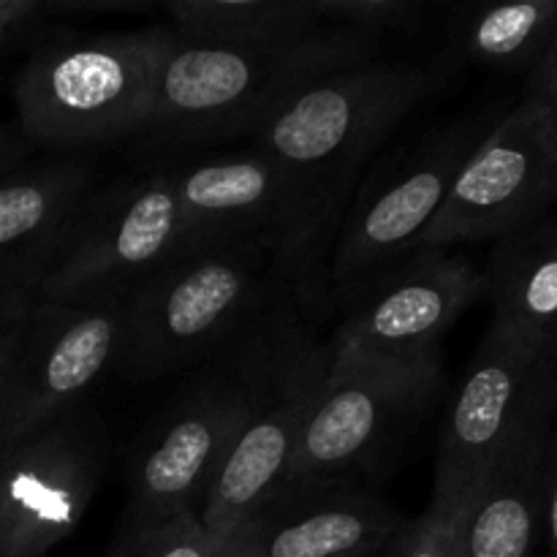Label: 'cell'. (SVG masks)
I'll return each mask as SVG.
<instances>
[{
    "label": "cell",
    "instance_id": "cell-12",
    "mask_svg": "<svg viewBox=\"0 0 557 557\" xmlns=\"http://www.w3.org/2000/svg\"><path fill=\"white\" fill-rule=\"evenodd\" d=\"M112 444L96 403L0 451V557H47L79 528L103 484Z\"/></svg>",
    "mask_w": 557,
    "mask_h": 557
},
{
    "label": "cell",
    "instance_id": "cell-26",
    "mask_svg": "<svg viewBox=\"0 0 557 557\" xmlns=\"http://www.w3.org/2000/svg\"><path fill=\"white\" fill-rule=\"evenodd\" d=\"M33 292H9L0 294V406H3L5 389H9L11 364H14L16 346H20L22 326L33 308Z\"/></svg>",
    "mask_w": 557,
    "mask_h": 557
},
{
    "label": "cell",
    "instance_id": "cell-21",
    "mask_svg": "<svg viewBox=\"0 0 557 557\" xmlns=\"http://www.w3.org/2000/svg\"><path fill=\"white\" fill-rule=\"evenodd\" d=\"M166 16L177 36L232 47L283 41L324 25L313 0H169Z\"/></svg>",
    "mask_w": 557,
    "mask_h": 557
},
{
    "label": "cell",
    "instance_id": "cell-17",
    "mask_svg": "<svg viewBox=\"0 0 557 557\" xmlns=\"http://www.w3.org/2000/svg\"><path fill=\"white\" fill-rule=\"evenodd\" d=\"M96 185L82 156L22 161L0 174V294L36 292Z\"/></svg>",
    "mask_w": 557,
    "mask_h": 557
},
{
    "label": "cell",
    "instance_id": "cell-19",
    "mask_svg": "<svg viewBox=\"0 0 557 557\" xmlns=\"http://www.w3.org/2000/svg\"><path fill=\"white\" fill-rule=\"evenodd\" d=\"M482 283L493 324L557 351V212L498 239Z\"/></svg>",
    "mask_w": 557,
    "mask_h": 557
},
{
    "label": "cell",
    "instance_id": "cell-30",
    "mask_svg": "<svg viewBox=\"0 0 557 557\" xmlns=\"http://www.w3.org/2000/svg\"><path fill=\"white\" fill-rule=\"evenodd\" d=\"M381 553H384V549H379V553H368V555H354V557H381Z\"/></svg>",
    "mask_w": 557,
    "mask_h": 557
},
{
    "label": "cell",
    "instance_id": "cell-28",
    "mask_svg": "<svg viewBox=\"0 0 557 557\" xmlns=\"http://www.w3.org/2000/svg\"><path fill=\"white\" fill-rule=\"evenodd\" d=\"M542 531L547 533L549 557H557V422L549 438L547 457V495H544V522Z\"/></svg>",
    "mask_w": 557,
    "mask_h": 557
},
{
    "label": "cell",
    "instance_id": "cell-31",
    "mask_svg": "<svg viewBox=\"0 0 557 557\" xmlns=\"http://www.w3.org/2000/svg\"><path fill=\"white\" fill-rule=\"evenodd\" d=\"M0 65H3V58H0Z\"/></svg>",
    "mask_w": 557,
    "mask_h": 557
},
{
    "label": "cell",
    "instance_id": "cell-15",
    "mask_svg": "<svg viewBox=\"0 0 557 557\" xmlns=\"http://www.w3.org/2000/svg\"><path fill=\"white\" fill-rule=\"evenodd\" d=\"M408 517L379 495L346 482H281L226 557H354L379 553Z\"/></svg>",
    "mask_w": 557,
    "mask_h": 557
},
{
    "label": "cell",
    "instance_id": "cell-11",
    "mask_svg": "<svg viewBox=\"0 0 557 557\" xmlns=\"http://www.w3.org/2000/svg\"><path fill=\"white\" fill-rule=\"evenodd\" d=\"M131 292L33 299L0 406V451L87 400L114 370L125 341Z\"/></svg>",
    "mask_w": 557,
    "mask_h": 557
},
{
    "label": "cell",
    "instance_id": "cell-7",
    "mask_svg": "<svg viewBox=\"0 0 557 557\" xmlns=\"http://www.w3.org/2000/svg\"><path fill=\"white\" fill-rule=\"evenodd\" d=\"M315 326L294 302H283L272 315L248 419L218 462L196 511L205 531L223 549L286 476L330 362Z\"/></svg>",
    "mask_w": 557,
    "mask_h": 557
},
{
    "label": "cell",
    "instance_id": "cell-1",
    "mask_svg": "<svg viewBox=\"0 0 557 557\" xmlns=\"http://www.w3.org/2000/svg\"><path fill=\"white\" fill-rule=\"evenodd\" d=\"M449 76L438 63L375 58L310 85L253 134L286 188L277 270L313 324H321L326 259L364 169Z\"/></svg>",
    "mask_w": 557,
    "mask_h": 557
},
{
    "label": "cell",
    "instance_id": "cell-2",
    "mask_svg": "<svg viewBox=\"0 0 557 557\" xmlns=\"http://www.w3.org/2000/svg\"><path fill=\"white\" fill-rule=\"evenodd\" d=\"M381 44L373 33L337 25L250 47L190 41L172 30L141 134L180 147L256 134L310 85L379 58Z\"/></svg>",
    "mask_w": 557,
    "mask_h": 557
},
{
    "label": "cell",
    "instance_id": "cell-4",
    "mask_svg": "<svg viewBox=\"0 0 557 557\" xmlns=\"http://www.w3.org/2000/svg\"><path fill=\"white\" fill-rule=\"evenodd\" d=\"M169 38L172 27L98 36L54 27L14 76L20 134L58 152L141 134Z\"/></svg>",
    "mask_w": 557,
    "mask_h": 557
},
{
    "label": "cell",
    "instance_id": "cell-27",
    "mask_svg": "<svg viewBox=\"0 0 557 557\" xmlns=\"http://www.w3.org/2000/svg\"><path fill=\"white\" fill-rule=\"evenodd\" d=\"M522 98H533V101H542L547 107H553L557 112V27L549 38L547 49L539 58V63L533 65L531 74L525 76V90Z\"/></svg>",
    "mask_w": 557,
    "mask_h": 557
},
{
    "label": "cell",
    "instance_id": "cell-18",
    "mask_svg": "<svg viewBox=\"0 0 557 557\" xmlns=\"http://www.w3.org/2000/svg\"><path fill=\"white\" fill-rule=\"evenodd\" d=\"M555 413L557 403H549L520 430L460 509L466 557H533L536 553Z\"/></svg>",
    "mask_w": 557,
    "mask_h": 557
},
{
    "label": "cell",
    "instance_id": "cell-23",
    "mask_svg": "<svg viewBox=\"0 0 557 557\" xmlns=\"http://www.w3.org/2000/svg\"><path fill=\"white\" fill-rule=\"evenodd\" d=\"M112 557H226V549L205 531L199 515L188 509L150 531L114 542Z\"/></svg>",
    "mask_w": 557,
    "mask_h": 557
},
{
    "label": "cell",
    "instance_id": "cell-9",
    "mask_svg": "<svg viewBox=\"0 0 557 557\" xmlns=\"http://www.w3.org/2000/svg\"><path fill=\"white\" fill-rule=\"evenodd\" d=\"M441 386V362H326L283 482H346L379 466Z\"/></svg>",
    "mask_w": 557,
    "mask_h": 557
},
{
    "label": "cell",
    "instance_id": "cell-29",
    "mask_svg": "<svg viewBox=\"0 0 557 557\" xmlns=\"http://www.w3.org/2000/svg\"><path fill=\"white\" fill-rule=\"evenodd\" d=\"M27 150H30V145L16 125H0V174L27 161Z\"/></svg>",
    "mask_w": 557,
    "mask_h": 557
},
{
    "label": "cell",
    "instance_id": "cell-10",
    "mask_svg": "<svg viewBox=\"0 0 557 557\" xmlns=\"http://www.w3.org/2000/svg\"><path fill=\"white\" fill-rule=\"evenodd\" d=\"M557 205V112L533 98L506 109L457 172L419 250L504 239Z\"/></svg>",
    "mask_w": 557,
    "mask_h": 557
},
{
    "label": "cell",
    "instance_id": "cell-20",
    "mask_svg": "<svg viewBox=\"0 0 557 557\" xmlns=\"http://www.w3.org/2000/svg\"><path fill=\"white\" fill-rule=\"evenodd\" d=\"M557 27V0L468 3L446 22L444 52L435 63L455 74L462 65L495 74H531Z\"/></svg>",
    "mask_w": 557,
    "mask_h": 557
},
{
    "label": "cell",
    "instance_id": "cell-5",
    "mask_svg": "<svg viewBox=\"0 0 557 557\" xmlns=\"http://www.w3.org/2000/svg\"><path fill=\"white\" fill-rule=\"evenodd\" d=\"M277 308L237 346L205 364L141 435L131 462L128 504L117 542L150 531L180 511H199L218 462L248 419Z\"/></svg>",
    "mask_w": 557,
    "mask_h": 557
},
{
    "label": "cell",
    "instance_id": "cell-3",
    "mask_svg": "<svg viewBox=\"0 0 557 557\" xmlns=\"http://www.w3.org/2000/svg\"><path fill=\"white\" fill-rule=\"evenodd\" d=\"M281 302H292L270 245L190 250L136 283L114 370L161 379L205 368L237 346Z\"/></svg>",
    "mask_w": 557,
    "mask_h": 557
},
{
    "label": "cell",
    "instance_id": "cell-16",
    "mask_svg": "<svg viewBox=\"0 0 557 557\" xmlns=\"http://www.w3.org/2000/svg\"><path fill=\"white\" fill-rule=\"evenodd\" d=\"M183 253L223 245H270L277 259L286 226V188L261 150L172 166Z\"/></svg>",
    "mask_w": 557,
    "mask_h": 557
},
{
    "label": "cell",
    "instance_id": "cell-8",
    "mask_svg": "<svg viewBox=\"0 0 557 557\" xmlns=\"http://www.w3.org/2000/svg\"><path fill=\"white\" fill-rule=\"evenodd\" d=\"M557 403V351L490 321L438 441L430 506L460 515L520 430Z\"/></svg>",
    "mask_w": 557,
    "mask_h": 557
},
{
    "label": "cell",
    "instance_id": "cell-6",
    "mask_svg": "<svg viewBox=\"0 0 557 557\" xmlns=\"http://www.w3.org/2000/svg\"><path fill=\"white\" fill-rule=\"evenodd\" d=\"M498 117L468 114L373 169L354 194L326 259L321 319L343 313L375 277L417 253L457 172Z\"/></svg>",
    "mask_w": 557,
    "mask_h": 557
},
{
    "label": "cell",
    "instance_id": "cell-13",
    "mask_svg": "<svg viewBox=\"0 0 557 557\" xmlns=\"http://www.w3.org/2000/svg\"><path fill=\"white\" fill-rule=\"evenodd\" d=\"M177 256L183 245L172 169L145 172L87 196L33 294L69 299L131 292Z\"/></svg>",
    "mask_w": 557,
    "mask_h": 557
},
{
    "label": "cell",
    "instance_id": "cell-24",
    "mask_svg": "<svg viewBox=\"0 0 557 557\" xmlns=\"http://www.w3.org/2000/svg\"><path fill=\"white\" fill-rule=\"evenodd\" d=\"M381 557H466L460 515L428 509L403 522Z\"/></svg>",
    "mask_w": 557,
    "mask_h": 557
},
{
    "label": "cell",
    "instance_id": "cell-25",
    "mask_svg": "<svg viewBox=\"0 0 557 557\" xmlns=\"http://www.w3.org/2000/svg\"><path fill=\"white\" fill-rule=\"evenodd\" d=\"M69 14L71 0H0V58L33 49L54 30L58 16Z\"/></svg>",
    "mask_w": 557,
    "mask_h": 557
},
{
    "label": "cell",
    "instance_id": "cell-14",
    "mask_svg": "<svg viewBox=\"0 0 557 557\" xmlns=\"http://www.w3.org/2000/svg\"><path fill=\"white\" fill-rule=\"evenodd\" d=\"M484 299L482 270L466 253L419 250L375 277L326 341L332 359L438 362L446 332Z\"/></svg>",
    "mask_w": 557,
    "mask_h": 557
},
{
    "label": "cell",
    "instance_id": "cell-22",
    "mask_svg": "<svg viewBox=\"0 0 557 557\" xmlns=\"http://www.w3.org/2000/svg\"><path fill=\"white\" fill-rule=\"evenodd\" d=\"M319 20L324 25L351 27V30L373 33H417L428 25L433 5L424 0H313Z\"/></svg>",
    "mask_w": 557,
    "mask_h": 557
}]
</instances>
